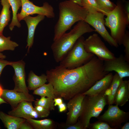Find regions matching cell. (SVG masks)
Masks as SVG:
<instances>
[{"instance_id":"obj_27","label":"cell","mask_w":129,"mask_h":129,"mask_svg":"<svg viewBox=\"0 0 129 129\" xmlns=\"http://www.w3.org/2000/svg\"><path fill=\"white\" fill-rule=\"evenodd\" d=\"M82 6L88 13L97 11L101 12L105 15V12L99 5L96 0H81Z\"/></svg>"},{"instance_id":"obj_13","label":"cell","mask_w":129,"mask_h":129,"mask_svg":"<svg viewBox=\"0 0 129 129\" xmlns=\"http://www.w3.org/2000/svg\"><path fill=\"white\" fill-rule=\"evenodd\" d=\"M85 95L79 94L69 100L67 105L68 112L67 113L66 124L72 125L77 122L81 113L82 102Z\"/></svg>"},{"instance_id":"obj_17","label":"cell","mask_w":129,"mask_h":129,"mask_svg":"<svg viewBox=\"0 0 129 129\" xmlns=\"http://www.w3.org/2000/svg\"><path fill=\"white\" fill-rule=\"evenodd\" d=\"M34 109L32 102L23 101L9 112L8 114L14 116L26 119L31 118V113Z\"/></svg>"},{"instance_id":"obj_46","label":"cell","mask_w":129,"mask_h":129,"mask_svg":"<svg viewBox=\"0 0 129 129\" xmlns=\"http://www.w3.org/2000/svg\"><path fill=\"white\" fill-rule=\"evenodd\" d=\"M0 86H1L0 85Z\"/></svg>"},{"instance_id":"obj_15","label":"cell","mask_w":129,"mask_h":129,"mask_svg":"<svg viewBox=\"0 0 129 129\" xmlns=\"http://www.w3.org/2000/svg\"><path fill=\"white\" fill-rule=\"evenodd\" d=\"M45 16L42 15H38L35 17L30 15L25 17L23 19L27 25L28 28V34L27 40V44L26 48H27V53H29L34 42V34L36 27L39 23L43 20Z\"/></svg>"},{"instance_id":"obj_35","label":"cell","mask_w":129,"mask_h":129,"mask_svg":"<svg viewBox=\"0 0 129 129\" xmlns=\"http://www.w3.org/2000/svg\"><path fill=\"white\" fill-rule=\"evenodd\" d=\"M32 127L26 120L21 125L19 129H33Z\"/></svg>"},{"instance_id":"obj_18","label":"cell","mask_w":129,"mask_h":129,"mask_svg":"<svg viewBox=\"0 0 129 129\" xmlns=\"http://www.w3.org/2000/svg\"><path fill=\"white\" fill-rule=\"evenodd\" d=\"M129 81H123L119 86L115 97L114 103L122 106L129 101Z\"/></svg>"},{"instance_id":"obj_39","label":"cell","mask_w":129,"mask_h":129,"mask_svg":"<svg viewBox=\"0 0 129 129\" xmlns=\"http://www.w3.org/2000/svg\"><path fill=\"white\" fill-rule=\"evenodd\" d=\"M31 118H39L38 114L34 108L31 113Z\"/></svg>"},{"instance_id":"obj_40","label":"cell","mask_w":129,"mask_h":129,"mask_svg":"<svg viewBox=\"0 0 129 129\" xmlns=\"http://www.w3.org/2000/svg\"><path fill=\"white\" fill-rule=\"evenodd\" d=\"M112 93V91L111 88H109L107 89L104 92V95L107 96H110Z\"/></svg>"},{"instance_id":"obj_22","label":"cell","mask_w":129,"mask_h":129,"mask_svg":"<svg viewBox=\"0 0 129 129\" xmlns=\"http://www.w3.org/2000/svg\"><path fill=\"white\" fill-rule=\"evenodd\" d=\"M35 129H54L56 127L55 122L50 119L38 120L32 118L26 119Z\"/></svg>"},{"instance_id":"obj_20","label":"cell","mask_w":129,"mask_h":129,"mask_svg":"<svg viewBox=\"0 0 129 129\" xmlns=\"http://www.w3.org/2000/svg\"><path fill=\"white\" fill-rule=\"evenodd\" d=\"M0 1L2 6L0 14V35H1L10 20L11 6L8 0H0Z\"/></svg>"},{"instance_id":"obj_16","label":"cell","mask_w":129,"mask_h":129,"mask_svg":"<svg viewBox=\"0 0 129 129\" xmlns=\"http://www.w3.org/2000/svg\"><path fill=\"white\" fill-rule=\"evenodd\" d=\"M113 75L112 73H108L102 78L97 81L88 90L82 93V94L93 96L104 92L109 87Z\"/></svg>"},{"instance_id":"obj_6","label":"cell","mask_w":129,"mask_h":129,"mask_svg":"<svg viewBox=\"0 0 129 129\" xmlns=\"http://www.w3.org/2000/svg\"><path fill=\"white\" fill-rule=\"evenodd\" d=\"M84 40L82 36L77 40L72 49L60 62L59 65L67 69H73L83 65L91 59L94 55L86 51L83 45Z\"/></svg>"},{"instance_id":"obj_37","label":"cell","mask_w":129,"mask_h":129,"mask_svg":"<svg viewBox=\"0 0 129 129\" xmlns=\"http://www.w3.org/2000/svg\"><path fill=\"white\" fill-rule=\"evenodd\" d=\"M59 111L60 112H62L65 111L67 109V106L63 102L58 106Z\"/></svg>"},{"instance_id":"obj_43","label":"cell","mask_w":129,"mask_h":129,"mask_svg":"<svg viewBox=\"0 0 129 129\" xmlns=\"http://www.w3.org/2000/svg\"><path fill=\"white\" fill-rule=\"evenodd\" d=\"M8 103L0 97V105L3 103Z\"/></svg>"},{"instance_id":"obj_41","label":"cell","mask_w":129,"mask_h":129,"mask_svg":"<svg viewBox=\"0 0 129 129\" xmlns=\"http://www.w3.org/2000/svg\"><path fill=\"white\" fill-rule=\"evenodd\" d=\"M121 129H129V123L128 122L125 123L124 125L122 126Z\"/></svg>"},{"instance_id":"obj_4","label":"cell","mask_w":129,"mask_h":129,"mask_svg":"<svg viewBox=\"0 0 129 129\" xmlns=\"http://www.w3.org/2000/svg\"><path fill=\"white\" fill-rule=\"evenodd\" d=\"M106 16L105 25L110 29L111 37L120 45L129 24L124 5L121 1H118L114 9Z\"/></svg>"},{"instance_id":"obj_21","label":"cell","mask_w":129,"mask_h":129,"mask_svg":"<svg viewBox=\"0 0 129 129\" xmlns=\"http://www.w3.org/2000/svg\"><path fill=\"white\" fill-rule=\"evenodd\" d=\"M27 81V88L30 90H34L45 84L47 81L46 75L42 74L38 76L35 74L32 71L29 73Z\"/></svg>"},{"instance_id":"obj_38","label":"cell","mask_w":129,"mask_h":129,"mask_svg":"<svg viewBox=\"0 0 129 129\" xmlns=\"http://www.w3.org/2000/svg\"><path fill=\"white\" fill-rule=\"evenodd\" d=\"M125 11L127 14L128 19L129 20V3L127 2H126L124 5Z\"/></svg>"},{"instance_id":"obj_36","label":"cell","mask_w":129,"mask_h":129,"mask_svg":"<svg viewBox=\"0 0 129 129\" xmlns=\"http://www.w3.org/2000/svg\"><path fill=\"white\" fill-rule=\"evenodd\" d=\"M54 105L55 106H59L63 103L62 98L58 97L54 99Z\"/></svg>"},{"instance_id":"obj_45","label":"cell","mask_w":129,"mask_h":129,"mask_svg":"<svg viewBox=\"0 0 129 129\" xmlns=\"http://www.w3.org/2000/svg\"><path fill=\"white\" fill-rule=\"evenodd\" d=\"M3 90V89L2 88L1 86H0V97L2 94Z\"/></svg>"},{"instance_id":"obj_12","label":"cell","mask_w":129,"mask_h":129,"mask_svg":"<svg viewBox=\"0 0 129 129\" xmlns=\"http://www.w3.org/2000/svg\"><path fill=\"white\" fill-rule=\"evenodd\" d=\"M25 63L22 60L15 62H11L10 65L13 68L14 74L13 77L15 86L13 89L18 91L29 94V91L25 82Z\"/></svg>"},{"instance_id":"obj_1","label":"cell","mask_w":129,"mask_h":129,"mask_svg":"<svg viewBox=\"0 0 129 129\" xmlns=\"http://www.w3.org/2000/svg\"><path fill=\"white\" fill-rule=\"evenodd\" d=\"M104 61L94 56L78 67L68 69L59 65L46 72L47 81L52 83L56 97L70 100L82 94L109 72L104 69Z\"/></svg>"},{"instance_id":"obj_26","label":"cell","mask_w":129,"mask_h":129,"mask_svg":"<svg viewBox=\"0 0 129 129\" xmlns=\"http://www.w3.org/2000/svg\"><path fill=\"white\" fill-rule=\"evenodd\" d=\"M11 37L0 35V52L5 50L14 51L19 46L16 43L10 40Z\"/></svg>"},{"instance_id":"obj_3","label":"cell","mask_w":129,"mask_h":129,"mask_svg":"<svg viewBox=\"0 0 129 129\" xmlns=\"http://www.w3.org/2000/svg\"><path fill=\"white\" fill-rule=\"evenodd\" d=\"M94 31L84 21L78 22L70 32L64 34L52 44L51 48L55 61L61 62L83 35Z\"/></svg>"},{"instance_id":"obj_10","label":"cell","mask_w":129,"mask_h":129,"mask_svg":"<svg viewBox=\"0 0 129 129\" xmlns=\"http://www.w3.org/2000/svg\"><path fill=\"white\" fill-rule=\"evenodd\" d=\"M105 16L103 13L99 12L88 13L84 21L94 27L95 31L110 45L117 48L119 45L105 27Z\"/></svg>"},{"instance_id":"obj_23","label":"cell","mask_w":129,"mask_h":129,"mask_svg":"<svg viewBox=\"0 0 129 129\" xmlns=\"http://www.w3.org/2000/svg\"><path fill=\"white\" fill-rule=\"evenodd\" d=\"M12 11V18L11 22L9 25L10 30L12 31L15 26L18 28L21 26V23L18 21L17 15L18 11L20 8L22 6L21 0H8Z\"/></svg>"},{"instance_id":"obj_5","label":"cell","mask_w":129,"mask_h":129,"mask_svg":"<svg viewBox=\"0 0 129 129\" xmlns=\"http://www.w3.org/2000/svg\"><path fill=\"white\" fill-rule=\"evenodd\" d=\"M104 92L94 95H85L82 102L81 113L78 119L84 129L88 128L91 118H97L107 104V96L104 95Z\"/></svg>"},{"instance_id":"obj_7","label":"cell","mask_w":129,"mask_h":129,"mask_svg":"<svg viewBox=\"0 0 129 129\" xmlns=\"http://www.w3.org/2000/svg\"><path fill=\"white\" fill-rule=\"evenodd\" d=\"M83 45L86 51L95 55L103 61L113 59L114 54L106 46L98 34L94 33L85 39Z\"/></svg>"},{"instance_id":"obj_9","label":"cell","mask_w":129,"mask_h":129,"mask_svg":"<svg viewBox=\"0 0 129 129\" xmlns=\"http://www.w3.org/2000/svg\"><path fill=\"white\" fill-rule=\"evenodd\" d=\"M116 105H109L108 109L102 115L97 118L98 120L105 122L113 129L121 128L122 124L128 122L129 112H126Z\"/></svg>"},{"instance_id":"obj_29","label":"cell","mask_w":129,"mask_h":129,"mask_svg":"<svg viewBox=\"0 0 129 129\" xmlns=\"http://www.w3.org/2000/svg\"><path fill=\"white\" fill-rule=\"evenodd\" d=\"M96 0L106 16L109 12L113 10L116 6V5L110 0Z\"/></svg>"},{"instance_id":"obj_8","label":"cell","mask_w":129,"mask_h":129,"mask_svg":"<svg viewBox=\"0 0 129 129\" xmlns=\"http://www.w3.org/2000/svg\"><path fill=\"white\" fill-rule=\"evenodd\" d=\"M22 9L21 12L17 15L19 22L26 16L37 14L46 16L48 18H54L55 14L52 6L48 3L45 2L43 6H39L34 5L29 0H21Z\"/></svg>"},{"instance_id":"obj_30","label":"cell","mask_w":129,"mask_h":129,"mask_svg":"<svg viewBox=\"0 0 129 129\" xmlns=\"http://www.w3.org/2000/svg\"><path fill=\"white\" fill-rule=\"evenodd\" d=\"M122 44L125 48L124 57L126 60L129 62V32L128 31H126L122 40Z\"/></svg>"},{"instance_id":"obj_24","label":"cell","mask_w":129,"mask_h":129,"mask_svg":"<svg viewBox=\"0 0 129 129\" xmlns=\"http://www.w3.org/2000/svg\"><path fill=\"white\" fill-rule=\"evenodd\" d=\"M33 94L54 99L56 97L54 90L51 83L44 84L34 91Z\"/></svg>"},{"instance_id":"obj_32","label":"cell","mask_w":129,"mask_h":129,"mask_svg":"<svg viewBox=\"0 0 129 129\" xmlns=\"http://www.w3.org/2000/svg\"><path fill=\"white\" fill-rule=\"evenodd\" d=\"M60 128L66 129H84L82 124L78 119L77 122L72 125L66 124L65 123L57 124Z\"/></svg>"},{"instance_id":"obj_28","label":"cell","mask_w":129,"mask_h":129,"mask_svg":"<svg viewBox=\"0 0 129 129\" xmlns=\"http://www.w3.org/2000/svg\"><path fill=\"white\" fill-rule=\"evenodd\" d=\"M54 99L45 97H41L40 99H37L34 101L35 105H38L50 111L54 110L55 106Z\"/></svg>"},{"instance_id":"obj_42","label":"cell","mask_w":129,"mask_h":129,"mask_svg":"<svg viewBox=\"0 0 129 129\" xmlns=\"http://www.w3.org/2000/svg\"><path fill=\"white\" fill-rule=\"evenodd\" d=\"M82 6L81 0H69Z\"/></svg>"},{"instance_id":"obj_34","label":"cell","mask_w":129,"mask_h":129,"mask_svg":"<svg viewBox=\"0 0 129 129\" xmlns=\"http://www.w3.org/2000/svg\"><path fill=\"white\" fill-rule=\"evenodd\" d=\"M11 62L2 59H0V76L4 68L6 65H10Z\"/></svg>"},{"instance_id":"obj_25","label":"cell","mask_w":129,"mask_h":129,"mask_svg":"<svg viewBox=\"0 0 129 129\" xmlns=\"http://www.w3.org/2000/svg\"><path fill=\"white\" fill-rule=\"evenodd\" d=\"M118 75L116 73L113 75V80L110 86L112 91L111 95L107 97V104L109 105L114 104V99L118 89L123 81Z\"/></svg>"},{"instance_id":"obj_2","label":"cell","mask_w":129,"mask_h":129,"mask_svg":"<svg viewBox=\"0 0 129 129\" xmlns=\"http://www.w3.org/2000/svg\"><path fill=\"white\" fill-rule=\"evenodd\" d=\"M58 20L54 27L53 41L58 39L76 22L84 21L88 13L84 8L69 0L60 2Z\"/></svg>"},{"instance_id":"obj_11","label":"cell","mask_w":129,"mask_h":129,"mask_svg":"<svg viewBox=\"0 0 129 129\" xmlns=\"http://www.w3.org/2000/svg\"><path fill=\"white\" fill-rule=\"evenodd\" d=\"M103 66L105 71H115L121 78L129 76V62L122 54L113 59L104 61Z\"/></svg>"},{"instance_id":"obj_33","label":"cell","mask_w":129,"mask_h":129,"mask_svg":"<svg viewBox=\"0 0 129 129\" xmlns=\"http://www.w3.org/2000/svg\"><path fill=\"white\" fill-rule=\"evenodd\" d=\"M34 108L38 113L39 118L47 117L50 113L49 110L41 106L35 105Z\"/></svg>"},{"instance_id":"obj_31","label":"cell","mask_w":129,"mask_h":129,"mask_svg":"<svg viewBox=\"0 0 129 129\" xmlns=\"http://www.w3.org/2000/svg\"><path fill=\"white\" fill-rule=\"evenodd\" d=\"M88 128L90 129H113L106 122L99 120L90 123Z\"/></svg>"},{"instance_id":"obj_14","label":"cell","mask_w":129,"mask_h":129,"mask_svg":"<svg viewBox=\"0 0 129 129\" xmlns=\"http://www.w3.org/2000/svg\"><path fill=\"white\" fill-rule=\"evenodd\" d=\"M0 97L10 105L12 109L22 102L25 101L32 102L35 101L32 95L17 91L13 89H3Z\"/></svg>"},{"instance_id":"obj_44","label":"cell","mask_w":129,"mask_h":129,"mask_svg":"<svg viewBox=\"0 0 129 129\" xmlns=\"http://www.w3.org/2000/svg\"><path fill=\"white\" fill-rule=\"evenodd\" d=\"M6 56L0 52V58L1 59H4L6 58Z\"/></svg>"},{"instance_id":"obj_19","label":"cell","mask_w":129,"mask_h":129,"mask_svg":"<svg viewBox=\"0 0 129 129\" xmlns=\"http://www.w3.org/2000/svg\"><path fill=\"white\" fill-rule=\"evenodd\" d=\"M0 119L5 127L7 129H19L22 123L26 119L7 114L0 111Z\"/></svg>"}]
</instances>
